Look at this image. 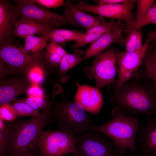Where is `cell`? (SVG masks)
<instances>
[{"mask_svg": "<svg viewBox=\"0 0 156 156\" xmlns=\"http://www.w3.org/2000/svg\"><path fill=\"white\" fill-rule=\"evenodd\" d=\"M108 94L109 102L128 115L156 116V86L144 69Z\"/></svg>", "mask_w": 156, "mask_h": 156, "instance_id": "cell-1", "label": "cell"}, {"mask_svg": "<svg viewBox=\"0 0 156 156\" xmlns=\"http://www.w3.org/2000/svg\"><path fill=\"white\" fill-rule=\"evenodd\" d=\"M111 116L109 121L101 125L94 126L92 129L108 136L123 154L129 149L134 156H136L138 116L128 115L116 106L112 110Z\"/></svg>", "mask_w": 156, "mask_h": 156, "instance_id": "cell-2", "label": "cell"}, {"mask_svg": "<svg viewBox=\"0 0 156 156\" xmlns=\"http://www.w3.org/2000/svg\"><path fill=\"white\" fill-rule=\"evenodd\" d=\"M89 114L79 103L68 100L56 103L49 112L52 122L77 137L92 130L94 126Z\"/></svg>", "mask_w": 156, "mask_h": 156, "instance_id": "cell-3", "label": "cell"}, {"mask_svg": "<svg viewBox=\"0 0 156 156\" xmlns=\"http://www.w3.org/2000/svg\"><path fill=\"white\" fill-rule=\"evenodd\" d=\"M49 112L44 111L40 116L28 120L14 121V130L7 151L10 156L30 151L43 129L52 123Z\"/></svg>", "mask_w": 156, "mask_h": 156, "instance_id": "cell-4", "label": "cell"}, {"mask_svg": "<svg viewBox=\"0 0 156 156\" xmlns=\"http://www.w3.org/2000/svg\"><path fill=\"white\" fill-rule=\"evenodd\" d=\"M75 156H123L111 139L92 129L77 137Z\"/></svg>", "mask_w": 156, "mask_h": 156, "instance_id": "cell-5", "label": "cell"}, {"mask_svg": "<svg viewBox=\"0 0 156 156\" xmlns=\"http://www.w3.org/2000/svg\"><path fill=\"white\" fill-rule=\"evenodd\" d=\"M77 137L61 130H42L35 143L40 156H58L75 151Z\"/></svg>", "mask_w": 156, "mask_h": 156, "instance_id": "cell-6", "label": "cell"}, {"mask_svg": "<svg viewBox=\"0 0 156 156\" xmlns=\"http://www.w3.org/2000/svg\"><path fill=\"white\" fill-rule=\"evenodd\" d=\"M83 71L89 78L95 79V87L98 89L116 83V49L109 47L96 56L92 65L85 66Z\"/></svg>", "mask_w": 156, "mask_h": 156, "instance_id": "cell-7", "label": "cell"}, {"mask_svg": "<svg viewBox=\"0 0 156 156\" xmlns=\"http://www.w3.org/2000/svg\"><path fill=\"white\" fill-rule=\"evenodd\" d=\"M136 1V0H126L118 4L99 5L88 4L82 1L75 5L77 8L84 12L92 13L103 17L123 21L128 27L135 22L132 10Z\"/></svg>", "mask_w": 156, "mask_h": 156, "instance_id": "cell-8", "label": "cell"}, {"mask_svg": "<svg viewBox=\"0 0 156 156\" xmlns=\"http://www.w3.org/2000/svg\"><path fill=\"white\" fill-rule=\"evenodd\" d=\"M149 44L145 42L143 48L135 52L121 51L116 49L118 79L113 90H117L123 83L132 79L143 63Z\"/></svg>", "mask_w": 156, "mask_h": 156, "instance_id": "cell-9", "label": "cell"}, {"mask_svg": "<svg viewBox=\"0 0 156 156\" xmlns=\"http://www.w3.org/2000/svg\"><path fill=\"white\" fill-rule=\"evenodd\" d=\"M16 2L19 17L56 27L69 24L64 15H61L44 8L33 0H17Z\"/></svg>", "mask_w": 156, "mask_h": 156, "instance_id": "cell-10", "label": "cell"}, {"mask_svg": "<svg viewBox=\"0 0 156 156\" xmlns=\"http://www.w3.org/2000/svg\"><path fill=\"white\" fill-rule=\"evenodd\" d=\"M42 56L40 51L30 55L23 48H18L12 44L0 47V62L18 70H29Z\"/></svg>", "mask_w": 156, "mask_h": 156, "instance_id": "cell-11", "label": "cell"}, {"mask_svg": "<svg viewBox=\"0 0 156 156\" xmlns=\"http://www.w3.org/2000/svg\"><path fill=\"white\" fill-rule=\"evenodd\" d=\"M137 155L156 156V116L147 117L139 124L137 134Z\"/></svg>", "mask_w": 156, "mask_h": 156, "instance_id": "cell-12", "label": "cell"}, {"mask_svg": "<svg viewBox=\"0 0 156 156\" xmlns=\"http://www.w3.org/2000/svg\"><path fill=\"white\" fill-rule=\"evenodd\" d=\"M19 17L16 5L0 0V47L12 44L14 26Z\"/></svg>", "mask_w": 156, "mask_h": 156, "instance_id": "cell-13", "label": "cell"}, {"mask_svg": "<svg viewBox=\"0 0 156 156\" xmlns=\"http://www.w3.org/2000/svg\"><path fill=\"white\" fill-rule=\"evenodd\" d=\"M77 90L74 101L80 104L89 113L99 114L103 106L102 94L96 87L81 85L76 82Z\"/></svg>", "mask_w": 156, "mask_h": 156, "instance_id": "cell-14", "label": "cell"}, {"mask_svg": "<svg viewBox=\"0 0 156 156\" xmlns=\"http://www.w3.org/2000/svg\"><path fill=\"white\" fill-rule=\"evenodd\" d=\"M124 29L122 24L90 44L89 47L84 51L83 60L96 56L105 51L113 43L125 46V39L122 35Z\"/></svg>", "mask_w": 156, "mask_h": 156, "instance_id": "cell-15", "label": "cell"}, {"mask_svg": "<svg viewBox=\"0 0 156 156\" xmlns=\"http://www.w3.org/2000/svg\"><path fill=\"white\" fill-rule=\"evenodd\" d=\"M64 10L69 24L79 26L86 30L107 22L104 17L88 14L77 8L70 0L67 1Z\"/></svg>", "mask_w": 156, "mask_h": 156, "instance_id": "cell-16", "label": "cell"}, {"mask_svg": "<svg viewBox=\"0 0 156 156\" xmlns=\"http://www.w3.org/2000/svg\"><path fill=\"white\" fill-rule=\"evenodd\" d=\"M56 27L28 18L19 17L14 26V36L25 38L28 36L40 33L50 29H55Z\"/></svg>", "mask_w": 156, "mask_h": 156, "instance_id": "cell-17", "label": "cell"}, {"mask_svg": "<svg viewBox=\"0 0 156 156\" xmlns=\"http://www.w3.org/2000/svg\"><path fill=\"white\" fill-rule=\"evenodd\" d=\"M29 88L24 82L19 80L3 82L0 87V106L10 103L19 95L26 93Z\"/></svg>", "mask_w": 156, "mask_h": 156, "instance_id": "cell-18", "label": "cell"}, {"mask_svg": "<svg viewBox=\"0 0 156 156\" xmlns=\"http://www.w3.org/2000/svg\"><path fill=\"white\" fill-rule=\"evenodd\" d=\"M83 34L76 30L50 29L38 35L39 37L44 38L47 41L62 44L70 41H76L82 37Z\"/></svg>", "mask_w": 156, "mask_h": 156, "instance_id": "cell-19", "label": "cell"}, {"mask_svg": "<svg viewBox=\"0 0 156 156\" xmlns=\"http://www.w3.org/2000/svg\"><path fill=\"white\" fill-rule=\"evenodd\" d=\"M84 51L79 49L73 53H67L62 58L59 69V74L63 75L83 60Z\"/></svg>", "mask_w": 156, "mask_h": 156, "instance_id": "cell-20", "label": "cell"}, {"mask_svg": "<svg viewBox=\"0 0 156 156\" xmlns=\"http://www.w3.org/2000/svg\"><path fill=\"white\" fill-rule=\"evenodd\" d=\"M143 63L147 76L156 86V47H152L149 45L145 54Z\"/></svg>", "mask_w": 156, "mask_h": 156, "instance_id": "cell-21", "label": "cell"}, {"mask_svg": "<svg viewBox=\"0 0 156 156\" xmlns=\"http://www.w3.org/2000/svg\"><path fill=\"white\" fill-rule=\"evenodd\" d=\"M150 24L156 25V1L151 5L144 16L132 25L126 27L124 31L141 30L144 26Z\"/></svg>", "mask_w": 156, "mask_h": 156, "instance_id": "cell-22", "label": "cell"}, {"mask_svg": "<svg viewBox=\"0 0 156 156\" xmlns=\"http://www.w3.org/2000/svg\"><path fill=\"white\" fill-rule=\"evenodd\" d=\"M125 39V51L135 52L141 50L143 47L142 44L143 34L141 30L129 31Z\"/></svg>", "mask_w": 156, "mask_h": 156, "instance_id": "cell-23", "label": "cell"}, {"mask_svg": "<svg viewBox=\"0 0 156 156\" xmlns=\"http://www.w3.org/2000/svg\"><path fill=\"white\" fill-rule=\"evenodd\" d=\"M25 38L23 49L29 54L31 52L33 54L37 53L47 46V40L43 37H37L34 35L27 36Z\"/></svg>", "mask_w": 156, "mask_h": 156, "instance_id": "cell-24", "label": "cell"}, {"mask_svg": "<svg viewBox=\"0 0 156 156\" xmlns=\"http://www.w3.org/2000/svg\"><path fill=\"white\" fill-rule=\"evenodd\" d=\"M14 129V121H6L5 126L0 130V156H5L11 139Z\"/></svg>", "mask_w": 156, "mask_h": 156, "instance_id": "cell-25", "label": "cell"}, {"mask_svg": "<svg viewBox=\"0 0 156 156\" xmlns=\"http://www.w3.org/2000/svg\"><path fill=\"white\" fill-rule=\"evenodd\" d=\"M122 21L111 20L86 30V34H93L103 35L114 30L123 24Z\"/></svg>", "mask_w": 156, "mask_h": 156, "instance_id": "cell-26", "label": "cell"}, {"mask_svg": "<svg viewBox=\"0 0 156 156\" xmlns=\"http://www.w3.org/2000/svg\"><path fill=\"white\" fill-rule=\"evenodd\" d=\"M14 101H21L25 102L35 110L39 111L43 109L45 111L49 110L51 106L44 98L40 97H28L27 98L15 99Z\"/></svg>", "mask_w": 156, "mask_h": 156, "instance_id": "cell-27", "label": "cell"}, {"mask_svg": "<svg viewBox=\"0 0 156 156\" xmlns=\"http://www.w3.org/2000/svg\"><path fill=\"white\" fill-rule=\"evenodd\" d=\"M12 105L14 107L17 117L29 116L32 117L40 116L41 113L27 103L21 101H15Z\"/></svg>", "mask_w": 156, "mask_h": 156, "instance_id": "cell-28", "label": "cell"}, {"mask_svg": "<svg viewBox=\"0 0 156 156\" xmlns=\"http://www.w3.org/2000/svg\"><path fill=\"white\" fill-rule=\"evenodd\" d=\"M42 59H41L29 70V80L34 84L38 85L43 79V73L42 67Z\"/></svg>", "mask_w": 156, "mask_h": 156, "instance_id": "cell-29", "label": "cell"}, {"mask_svg": "<svg viewBox=\"0 0 156 156\" xmlns=\"http://www.w3.org/2000/svg\"><path fill=\"white\" fill-rule=\"evenodd\" d=\"M17 117L12 105L7 103L0 106V119L8 122H13Z\"/></svg>", "mask_w": 156, "mask_h": 156, "instance_id": "cell-30", "label": "cell"}, {"mask_svg": "<svg viewBox=\"0 0 156 156\" xmlns=\"http://www.w3.org/2000/svg\"><path fill=\"white\" fill-rule=\"evenodd\" d=\"M102 35L93 34H83L82 37L75 41L71 47L75 51L79 49V48L89 43H91L101 36Z\"/></svg>", "mask_w": 156, "mask_h": 156, "instance_id": "cell-31", "label": "cell"}, {"mask_svg": "<svg viewBox=\"0 0 156 156\" xmlns=\"http://www.w3.org/2000/svg\"><path fill=\"white\" fill-rule=\"evenodd\" d=\"M154 0H137V9L135 19V22L142 18L149 8L154 1Z\"/></svg>", "mask_w": 156, "mask_h": 156, "instance_id": "cell-32", "label": "cell"}, {"mask_svg": "<svg viewBox=\"0 0 156 156\" xmlns=\"http://www.w3.org/2000/svg\"><path fill=\"white\" fill-rule=\"evenodd\" d=\"M42 7L54 8L61 6H65L66 3L63 0H33Z\"/></svg>", "mask_w": 156, "mask_h": 156, "instance_id": "cell-33", "label": "cell"}, {"mask_svg": "<svg viewBox=\"0 0 156 156\" xmlns=\"http://www.w3.org/2000/svg\"><path fill=\"white\" fill-rule=\"evenodd\" d=\"M45 55L46 60L50 65L55 67L60 66L62 57L56 53L47 50Z\"/></svg>", "mask_w": 156, "mask_h": 156, "instance_id": "cell-34", "label": "cell"}, {"mask_svg": "<svg viewBox=\"0 0 156 156\" xmlns=\"http://www.w3.org/2000/svg\"><path fill=\"white\" fill-rule=\"evenodd\" d=\"M26 93L29 97L44 98L43 91L37 85L33 84L31 87H29Z\"/></svg>", "mask_w": 156, "mask_h": 156, "instance_id": "cell-35", "label": "cell"}, {"mask_svg": "<svg viewBox=\"0 0 156 156\" xmlns=\"http://www.w3.org/2000/svg\"><path fill=\"white\" fill-rule=\"evenodd\" d=\"M46 50L56 53L63 57L68 53L59 44L51 42L46 47Z\"/></svg>", "mask_w": 156, "mask_h": 156, "instance_id": "cell-36", "label": "cell"}, {"mask_svg": "<svg viewBox=\"0 0 156 156\" xmlns=\"http://www.w3.org/2000/svg\"><path fill=\"white\" fill-rule=\"evenodd\" d=\"M126 0H99L95 1L99 5L118 4L124 2Z\"/></svg>", "mask_w": 156, "mask_h": 156, "instance_id": "cell-37", "label": "cell"}, {"mask_svg": "<svg viewBox=\"0 0 156 156\" xmlns=\"http://www.w3.org/2000/svg\"><path fill=\"white\" fill-rule=\"evenodd\" d=\"M155 41H156V29L154 31L148 34L145 41L149 44L151 42Z\"/></svg>", "mask_w": 156, "mask_h": 156, "instance_id": "cell-38", "label": "cell"}, {"mask_svg": "<svg viewBox=\"0 0 156 156\" xmlns=\"http://www.w3.org/2000/svg\"><path fill=\"white\" fill-rule=\"evenodd\" d=\"M14 156H36L32 154L30 151H26L16 155Z\"/></svg>", "mask_w": 156, "mask_h": 156, "instance_id": "cell-39", "label": "cell"}, {"mask_svg": "<svg viewBox=\"0 0 156 156\" xmlns=\"http://www.w3.org/2000/svg\"><path fill=\"white\" fill-rule=\"evenodd\" d=\"M6 121L0 119V130L4 128L6 125Z\"/></svg>", "mask_w": 156, "mask_h": 156, "instance_id": "cell-40", "label": "cell"}, {"mask_svg": "<svg viewBox=\"0 0 156 156\" xmlns=\"http://www.w3.org/2000/svg\"><path fill=\"white\" fill-rule=\"evenodd\" d=\"M58 156H65L64 155H60Z\"/></svg>", "mask_w": 156, "mask_h": 156, "instance_id": "cell-41", "label": "cell"}]
</instances>
